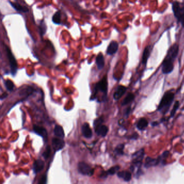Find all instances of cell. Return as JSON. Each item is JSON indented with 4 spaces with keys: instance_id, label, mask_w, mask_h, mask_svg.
<instances>
[{
    "instance_id": "cell-1",
    "label": "cell",
    "mask_w": 184,
    "mask_h": 184,
    "mask_svg": "<svg viewBox=\"0 0 184 184\" xmlns=\"http://www.w3.org/2000/svg\"><path fill=\"white\" fill-rule=\"evenodd\" d=\"M175 94L171 91L167 92L162 97V99L158 105V110L166 114L169 110L172 102L174 101Z\"/></svg>"
},
{
    "instance_id": "cell-2",
    "label": "cell",
    "mask_w": 184,
    "mask_h": 184,
    "mask_svg": "<svg viewBox=\"0 0 184 184\" xmlns=\"http://www.w3.org/2000/svg\"><path fill=\"white\" fill-rule=\"evenodd\" d=\"M172 10L175 18L178 21L184 17V4L175 1L172 4Z\"/></svg>"
},
{
    "instance_id": "cell-3",
    "label": "cell",
    "mask_w": 184,
    "mask_h": 184,
    "mask_svg": "<svg viewBox=\"0 0 184 184\" xmlns=\"http://www.w3.org/2000/svg\"><path fill=\"white\" fill-rule=\"evenodd\" d=\"M6 51H7V56H8V60H9L12 74L13 75H15L16 74V73L17 72V70H18V64L16 62V60L14 56V55L12 53L11 50H10V49L7 46H6Z\"/></svg>"
},
{
    "instance_id": "cell-4",
    "label": "cell",
    "mask_w": 184,
    "mask_h": 184,
    "mask_svg": "<svg viewBox=\"0 0 184 184\" xmlns=\"http://www.w3.org/2000/svg\"><path fill=\"white\" fill-rule=\"evenodd\" d=\"M78 170L79 173L83 175L91 176L94 173V170L88 164L84 162H80L78 164Z\"/></svg>"
},
{
    "instance_id": "cell-5",
    "label": "cell",
    "mask_w": 184,
    "mask_h": 184,
    "mask_svg": "<svg viewBox=\"0 0 184 184\" xmlns=\"http://www.w3.org/2000/svg\"><path fill=\"white\" fill-rule=\"evenodd\" d=\"M173 61L168 57H166L162 63V72L164 74H168L171 73L173 70Z\"/></svg>"
},
{
    "instance_id": "cell-6",
    "label": "cell",
    "mask_w": 184,
    "mask_h": 184,
    "mask_svg": "<svg viewBox=\"0 0 184 184\" xmlns=\"http://www.w3.org/2000/svg\"><path fill=\"white\" fill-rule=\"evenodd\" d=\"M144 154V150L141 149L132 155V162L134 166L138 167L141 166Z\"/></svg>"
},
{
    "instance_id": "cell-7",
    "label": "cell",
    "mask_w": 184,
    "mask_h": 184,
    "mask_svg": "<svg viewBox=\"0 0 184 184\" xmlns=\"http://www.w3.org/2000/svg\"><path fill=\"white\" fill-rule=\"evenodd\" d=\"M95 90L96 92L95 94H96L98 91H100L101 92H103L105 95L106 94L108 91V80L106 76L103 77V79H101L99 82L97 84Z\"/></svg>"
},
{
    "instance_id": "cell-8",
    "label": "cell",
    "mask_w": 184,
    "mask_h": 184,
    "mask_svg": "<svg viewBox=\"0 0 184 184\" xmlns=\"http://www.w3.org/2000/svg\"><path fill=\"white\" fill-rule=\"evenodd\" d=\"M33 130L35 133L43 138L45 141L48 139V132L44 127H41L36 125H34L33 126Z\"/></svg>"
},
{
    "instance_id": "cell-9",
    "label": "cell",
    "mask_w": 184,
    "mask_h": 184,
    "mask_svg": "<svg viewBox=\"0 0 184 184\" xmlns=\"http://www.w3.org/2000/svg\"><path fill=\"white\" fill-rule=\"evenodd\" d=\"M161 161H162V159L160 157L156 159L147 157L145 159L144 166L147 168L155 166H157Z\"/></svg>"
},
{
    "instance_id": "cell-10",
    "label": "cell",
    "mask_w": 184,
    "mask_h": 184,
    "mask_svg": "<svg viewBox=\"0 0 184 184\" xmlns=\"http://www.w3.org/2000/svg\"><path fill=\"white\" fill-rule=\"evenodd\" d=\"M178 51H179L178 45L174 44L172 46H171L170 48L169 49L166 57H168L173 60H175L178 55Z\"/></svg>"
},
{
    "instance_id": "cell-11",
    "label": "cell",
    "mask_w": 184,
    "mask_h": 184,
    "mask_svg": "<svg viewBox=\"0 0 184 184\" xmlns=\"http://www.w3.org/2000/svg\"><path fill=\"white\" fill-rule=\"evenodd\" d=\"M52 145L55 151H59L62 149L65 146V142L60 138H54L52 140Z\"/></svg>"
},
{
    "instance_id": "cell-12",
    "label": "cell",
    "mask_w": 184,
    "mask_h": 184,
    "mask_svg": "<svg viewBox=\"0 0 184 184\" xmlns=\"http://www.w3.org/2000/svg\"><path fill=\"white\" fill-rule=\"evenodd\" d=\"M127 88L123 85H119L116 89L114 94V98L115 100H119L126 91Z\"/></svg>"
},
{
    "instance_id": "cell-13",
    "label": "cell",
    "mask_w": 184,
    "mask_h": 184,
    "mask_svg": "<svg viewBox=\"0 0 184 184\" xmlns=\"http://www.w3.org/2000/svg\"><path fill=\"white\" fill-rule=\"evenodd\" d=\"M118 43L115 41H112L110 42V43L109 45L106 50V53L109 55H112L117 52V51L118 50Z\"/></svg>"
},
{
    "instance_id": "cell-14",
    "label": "cell",
    "mask_w": 184,
    "mask_h": 184,
    "mask_svg": "<svg viewBox=\"0 0 184 184\" xmlns=\"http://www.w3.org/2000/svg\"><path fill=\"white\" fill-rule=\"evenodd\" d=\"M82 134L84 137L87 138H90L92 136V130L90 127L88 123H84L82 127Z\"/></svg>"
},
{
    "instance_id": "cell-15",
    "label": "cell",
    "mask_w": 184,
    "mask_h": 184,
    "mask_svg": "<svg viewBox=\"0 0 184 184\" xmlns=\"http://www.w3.org/2000/svg\"><path fill=\"white\" fill-rule=\"evenodd\" d=\"M44 167V162L41 159L35 160L33 165V169L35 173H37L42 171Z\"/></svg>"
},
{
    "instance_id": "cell-16",
    "label": "cell",
    "mask_w": 184,
    "mask_h": 184,
    "mask_svg": "<svg viewBox=\"0 0 184 184\" xmlns=\"http://www.w3.org/2000/svg\"><path fill=\"white\" fill-rule=\"evenodd\" d=\"M95 130L98 135L102 136V137H105L108 132L109 129L105 125H101L98 127H96L95 129Z\"/></svg>"
},
{
    "instance_id": "cell-17",
    "label": "cell",
    "mask_w": 184,
    "mask_h": 184,
    "mask_svg": "<svg viewBox=\"0 0 184 184\" xmlns=\"http://www.w3.org/2000/svg\"><path fill=\"white\" fill-rule=\"evenodd\" d=\"M96 64L99 70H101L105 65L104 58L101 53H99L96 57Z\"/></svg>"
},
{
    "instance_id": "cell-18",
    "label": "cell",
    "mask_w": 184,
    "mask_h": 184,
    "mask_svg": "<svg viewBox=\"0 0 184 184\" xmlns=\"http://www.w3.org/2000/svg\"><path fill=\"white\" fill-rule=\"evenodd\" d=\"M117 175L119 178H122L125 181H129L131 179L132 175L130 172L128 171H121L117 173Z\"/></svg>"
},
{
    "instance_id": "cell-19",
    "label": "cell",
    "mask_w": 184,
    "mask_h": 184,
    "mask_svg": "<svg viewBox=\"0 0 184 184\" xmlns=\"http://www.w3.org/2000/svg\"><path fill=\"white\" fill-rule=\"evenodd\" d=\"M10 5H12V6L14 8L15 10H16L17 11L23 12V13H27L29 12V9L26 7L22 6L18 3H14V2H10Z\"/></svg>"
},
{
    "instance_id": "cell-20",
    "label": "cell",
    "mask_w": 184,
    "mask_h": 184,
    "mask_svg": "<svg viewBox=\"0 0 184 184\" xmlns=\"http://www.w3.org/2000/svg\"><path fill=\"white\" fill-rule=\"evenodd\" d=\"M148 125H149L148 121L146 119L142 118L139 119V120L137 124V127L138 128V130L143 131V130H144L148 126Z\"/></svg>"
},
{
    "instance_id": "cell-21",
    "label": "cell",
    "mask_w": 184,
    "mask_h": 184,
    "mask_svg": "<svg viewBox=\"0 0 184 184\" xmlns=\"http://www.w3.org/2000/svg\"><path fill=\"white\" fill-rule=\"evenodd\" d=\"M54 133L55 135L58 137L60 138H63L64 137V132L63 129L60 125H56L54 129Z\"/></svg>"
},
{
    "instance_id": "cell-22",
    "label": "cell",
    "mask_w": 184,
    "mask_h": 184,
    "mask_svg": "<svg viewBox=\"0 0 184 184\" xmlns=\"http://www.w3.org/2000/svg\"><path fill=\"white\" fill-rule=\"evenodd\" d=\"M150 55V46H147L146 47L144 50V53L143 54L142 57V63L144 64H146L147 60L149 58Z\"/></svg>"
},
{
    "instance_id": "cell-23",
    "label": "cell",
    "mask_w": 184,
    "mask_h": 184,
    "mask_svg": "<svg viewBox=\"0 0 184 184\" xmlns=\"http://www.w3.org/2000/svg\"><path fill=\"white\" fill-rule=\"evenodd\" d=\"M135 97V96L133 93H129L126 96V97L124 99L123 102L122 103V105L124 106V105H127L128 104H129L130 102H131L134 100Z\"/></svg>"
},
{
    "instance_id": "cell-24",
    "label": "cell",
    "mask_w": 184,
    "mask_h": 184,
    "mask_svg": "<svg viewBox=\"0 0 184 184\" xmlns=\"http://www.w3.org/2000/svg\"><path fill=\"white\" fill-rule=\"evenodd\" d=\"M52 20H53V22L55 24H61V13L60 11H57L54 14V15H53Z\"/></svg>"
},
{
    "instance_id": "cell-25",
    "label": "cell",
    "mask_w": 184,
    "mask_h": 184,
    "mask_svg": "<svg viewBox=\"0 0 184 184\" xmlns=\"http://www.w3.org/2000/svg\"><path fill=\"white\" fill-rule=\"evenodd\" d=\"M47 27L44 23V21H42L40 23V26H39V29H40V34L41 36H43L45 34L46 32Z\"/></svg>"
},
{
    "instance_id": "cell-26",
    "label": "cell",
    "mask_w": 184,
    "mask_h": 184,
    "mask_svg": "<svg viewBox=\"0 0 184 184\" xmlns=\"http://www.w3.org/2000/svg\"><path fill=\"white\" fill-rule=\"evenodd\" d=\"M5 86L7 88V89L9 91H12V90H13L14 88V85L13 82L11 80L8 79L7 80H5Z\"/></svg>"
},
{
    "instance_id": "cell-27",
    "label": "cell",
    "mask_w": 184,
    "mask_h": 184,
    "mask_svg": "<svg viewBox=\"0 0 184 184\" xmlns=\"http://www.w3.org/2000/svg\"><path fill=\"white\" fill-rule=\"evenodd\" d=\"M124 149V145L119 144L116 147L114 152L117 155H123L124 154L123 150Z\"/></svg>"
},
{
    "instance_id": "cell-28",
    "label": "cell",
    "mask_w": 184,
    "mask_h": 184,
    "mask_svg": "<svg viewBox=\"0 0 184 184\" xmlns=\"http://www.w3.org/2000/svg\"><path fill=\"white\" fill-rule=\"evenodd\" d=\"M179 101H176L175 105L173 106V109H172V111H171V114H170L171 118H172V117H173L175 116L177 110L178 109V108L179 107Z\"/></svg>"
},
{
    "instance_id": "cell-29",
    "label": "cell",
    "mask_w": 184,
    "mask_h": 184,
    "mask_svg": "<svg viewBox=\"0 0 184 184\" xmlns=\"http://www.w3.org/2000/svg\"><path fill=\"white\" fill-rule=\"evenodd\" d=\"M120 169V167L119 166H116L112 167L110 168L108 171H107V173L109 175H114L117 171H118Z\"/></svg>"
},
{
    "instance_id": "cell-30",
    "label": "cell",
    "mask_w": 184,
    "mask_h": 184,
    "mask_svg": "<svg viewBox=\"0 0 184 184\" xmlns=\"http://www.w3.org/2000/svg\"><path fill=\"white\" fill-rule=\"evenodd\" d=\"M50 153H51V147L50 146H47L45 149V150L43 153V157L45 159H47L49 157V156L50 155Z\"/></svg>"
},
{
    "instance_id": "cell-31",
    "label": "cell",
    "mask_w": 184,
    "mask_h": 184,
    "mask_svg": "<svg viewBox=\"0 0 184 184\" xmlns=\"http://www.w3.org/2000/svg\"><path fill=\"white\" fill-rule=\"evenodd\" d=\"M103 122H104V119H103V117H99V118H98L96 119V120L94 121V123H93V126H94L95 129L96 127H98V126L101 125V124L103 123Z\"/></svg>"
},
{
    "instance_id": "cell-32",
    "label": "cell",
    "mask_w": 184,
    "mask_h": 184,
    "mask_svg": "<svg viewBox=\"0 0 184 184\" xmlns=\"http://www.w3.org/2000/svg\"><path fill=\"white\" fill-rule=\"evenodd\" d=\"M169 154H170V152L168 151H166L163 152V154H162V156L160 157L162 158V162H165L164 160L168 157V156H169Z\"/></svg>"
},
{
    "instance_id": "cell-33",
    "label": "cell",
    "mask_w": 184,
    "mask_h": 184,
    "mask_svg": "<svg viewBox=\"0 0 184 184\" xmlns=\"http://www.w3.org/2000/svg\"><path fill=\"white\" fill-rule=\"evenodd\" d=\"M138 137H139L138 134L137 133H133L132 136H130L129 139H133V140H136V139H137L138 138Z\"/></svg>"
},
{
    "instance_id": "cell-34",
    "label": "cell",
    "mask_w": 184,
    "mask_h": 184,
    "mask_svg": "<svg viewBox=\"0 0 184 184\" xmlns=\"http://www.w3.org/2000/svg\"><path fill=\"white\" fill-rule=\"evenodd\" d=\"M47 182V177L44 176L42 178V179L40 180L39 184H45Z\"/></svg>"
},
{
    "instance_id": "cell-35",
    "label": "cell",
    "mask_w": 184,
    "mask_h": 184,
    "mask_svg": "<svg viewBox=\"0 0 184 184\" xmlns=\"http://www.w3.org/2000/svg\"><path fill=\"white\" fill-rule=\"evenodd\" d=\"M130 111H131V108H128L126 110V111H125V114L126 116H128V115L130 114Z\"/></svg>"
},
{
    "instance_id": "cell-36",
    "label": "cell",
    "mask_w": 184,
    "mask_h": 184,
    "mask_svg": "<svg viewBox=\"0 0 184 184\" xmlns=\"http://www.w3.org/2000/svg\"><path fill=\"white\" fill-rule=\"evenodd\" d=\"M158 124H159V123H158V122H154L151 123V125H152V126H157Z\"/></svg>"
},
{
    "instance_id": "cell-37",
    "label": "cell",
    "mask_w": 184,
    "mask_h": 184,
    "mask_svg": "<svg viewBox=\"0 0 184 184\" xmlns=\"http://www.w3.org/2000/svg\"><path fill=\"white\" fill-rule=\"evenodd\" d=\"M179 22L181 23L182 26L184 27V17L183 18H182L180 20Z\"/></svg>"
}]
</instances>
